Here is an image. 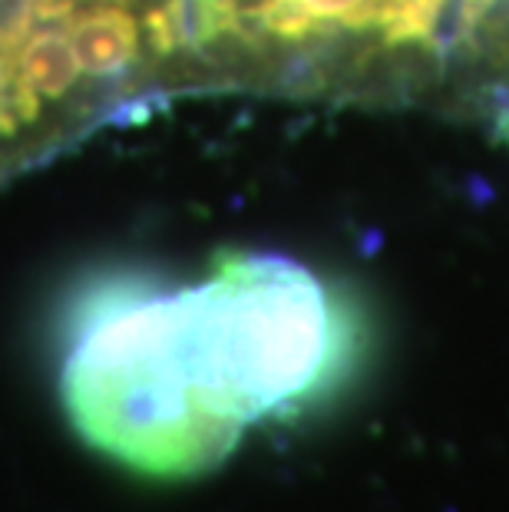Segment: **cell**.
Returning <instances> with one entry per match:
<instances>
[{
	"label": "cell",
	"mask_w": 509,
	"mask_h": 512,
	"mask_svg": "<svg viewBox=\"0 0 509 512\" xmlns=\"http://www.w3.org/2000/svg\"><path fill=\"white\" fill-rule=\"evenodd\" d=\"M467 0H186L182 96L457 116Z\"/></svg>",
	"instance_id": "obj_1"
},
{
	"label": "cell",
	"mask_w": 509,
	"mask_h": 512,
	"mask_svg": "<svg viewBox=\"0 0 509 512\" xmlns=\"http://www.w3.org/2000/svg\"><path fill=\"white\" fill-rule=\"evenodd\" d=\"M60 390L80 437L143 476H202L242 440L192 387L172 288L153 278H110L77 304Z\"/></svg>",
	"instance_id": "obj_3"
},
{
	"label": "cell",
	"mask_w": 509,
	"mask_h": 512,
	"mask_svg": "<svg viewBox=\"0 0 509 512\" xmlns=\"http://www.w3.org/2000/svg\"><path fill=\"white\" fill-rule=\"evenodd\" d=\"M486 126L493 129L496 139H503V143L509 146V103H506V106H500V110H493V113H490V119H486Z\"/></svg>",
	"instance_id": "obj_6"
},
{
	"label": "cell",
	"mask_w": 509,
	"mask_h": 512,
	"mask_svg": "<svg viewBox=\"0 0 509 512\" xmlns=\"http://www.w3.org/2000/svg\"><path fill=\"white\" fill-rule=\"evenodd\" d=\"M509 103V0H473L467 53L470 119H490Z\"/></svg>",
	"instance_id": "obj_5"
},
{
	"label": "cell",
	"mask_w": 509,
	"mask_h": 512,
	"mask_svg": "<svg viewBox=\"0 0 509 512\" xmlns=\"http://www.w3.org/2000/svg\"><path fill=\"white\" fill-rule=\"evenodd\" d=\"M196 294L225 394L245 427L334 394L364 351L351 304L291 258L222 252Z\"/></svg>",
	"instance_id": "obj_4"
},
{
	"label": "cell",
	"mask_w": 509,
	"mask_h": 512,
	"mask_svg": "<svg viewBox=\"0 0 509 512\" xmlns=\"http://www.w3.org/2000/svg\"><path fill=\"white\" fill-rule=\"evenodd\" d=\"M186 0H0V189L182 100Z\"/></svg>",
	"instance_id": "obj_2"
}]
</instances>
